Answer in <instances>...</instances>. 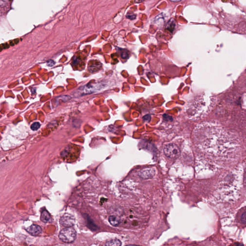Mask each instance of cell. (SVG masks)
<instances>
[{
  "mask_svg": "<svg viewBox=\"0 0 246 246\" xmlns=\"http://www.w3.org/2000/svg\"><path fill=\"white\" fill-rule=\"evenodd\" d=\"M126 17H127V18H129V19H134L135 18H136V15H133V14H129V15H126Z\"/></svg>",
  "mask_w": 246,
  "mask_h": 246,
  "instance_id": "9a60e30c",
  "label": "cell"
},
{
  "mask_svg": "<svg viewBox=\"0 0 246 246\" xmlns=\"http://www.w3.org/2000/svg\"><path fill=\"white\" fill-rule=\"evenodd\" d=\"M175 25L176 24L174 22V19H172L170 21H169L168 23L166 28L168 29L169 31H171V32H173V31L174 30V28H175Z\"/></svg>",
  "mask_w": 246,
  "mask_h": 246,
  "instance_id": "7c38bea8",
  "label": "cell"
},
{
  "mask_svg": "<svg viewBox=\"0 0 246 246\" xmlns=\"http://www.w3.org/2000/svg\"><path fill=\"white\" fill-rule=\"evenodd\" d=\"M155 170L153 168H148L141 170L138 173L140 177L143 179H147L154 177L155 175Z\"/></svg>",
  "mask_w": 246,
  "mask_h": 246,
  "instance_id": "52a82bcc",
  "label": "cell"
},
{
  "mask_svg": "<svg viewBox=\"0 0 246 246\" xmlns=\"http://www.w3.org/2000/svg\"><path fill=\"white\" fill-rule=\"evenodd\" d=\"M122 245V243L119 239H112L108 241L105 244L106 246H120Z\"/></svg>",
  "mask_w": 246,
  "mask_h": 246,
  "instance_id": "8fae6325",
  "label": "cell"
},
{
  "mask_svg": "<svg viewBox=\"0 0 246 246\" xmlns=\"http://www.w3.org/2000/svg\"><path fill=\"white\" fill-rule=\"evenodd\" d=\"M28 233L34 236H37L42 232V229L37 224H32L26 229Z\"/></svg>",
  "mask_w": 246,
  "mask_h": 246,
  "instance_id": "ba28073f",
  "label": "cell"
},
{
  "mask_svg": "<svg viewBox=\"0 0 246 246\" xmlns=\"http://www.w3.org/2000/svg\"><path fill=\"white\" fill-rule=\"evenodd\" d=\"M194 136L197 144L206 149H227L238 145L236 136L217 123L205 122L195 127Z\"/></svg>",
  "mask_w": 246,
  "mask_h": 246,
  "instance_id": "6da1fadb",
  "label": "cell"
},
{
  "mask_svg": "<svg viewBox=\"0 0 246 246\" xmlns=\"http://www.w3.org/2000/svg\"><path fill=\"white\" fill-rule=\"evenodd\" d=\"M40 124L39 122H35L33 124H32V125L31 126V129L33 131H36L37 130L40 129Z\"/></svg>",
  "mask_w": 246,
  "mask_h": 246,
  "instance_id": "4fadbf2b",
  "label": "cell"
},
{
  "mask_svg": "<svg viewBox=\"0 0 246 246\" xmlns=\"http://www.w3.org/2000/svg\"><path fill=\"white\" fill-rule=\"evenodd\" d=\"M163 152L166 157L171 159H174L179 156L180 150L176 144L170 143L165 145L163 147Z\"/></svg>",
  "mask_w": 246,
  "mask_h": 246,
  "instance_id": "277c9868",
  "label": "cell"
},
{
  "mask_svg": "<svg viewBox=\"0 0 246 246\" xmlns=\"http://www.w3.org/2000/svg\"><path fill=\"white\" fill-rule=\"evenodd\" d=\"M76 237V232L75 229L71 227H67L62 230L59 238L62 242L66 243H71L75 240Z\"/></svg>",
  "mask_w": 246,
  "mask_h": 246,
  "instance_id": "3957f363",
  "label": "cell"
},
{
  "mask_svg": "<svg viewBox=\"0 0 246 246\" xmlns=\"http://www.w3.org/2000/svg\"><path fill=\"white\" fill-rule=\"evenodd\" d=\"M47 65L49 66V67H52L54 65V62L53 60H49L47 62Z\"/></svg>",
  "mask_w": 246,
  "mask_h": 246,
  "instance_id": "2e32d148",
  "label": "cell"
},
{
  "mask_svg": "<svg viewBox=\"0 0 246 246\" xmlns=\"http://www.w3.org/2000/svg\"><path fill=\"white\" fill-rule=\"evenodd\" d=\"M109 221L111 225L114 227H117L120 224V220L117 216L112 215L109 218Z\"/></svg>",
  "mask_w": 246,
  "mask_h": 246,
  "instance_id": "30bf717a",
  "label": "cell"
},
{
  "mask_svg": "<svg viewBox=\"0 0 246 246\" xmlns=\"http://www.w3.org/2000/svg\"><path fill=\"white\" fill-rule=\"evenodd\" d=\"M75 221L76 220L74 216L68 213L64 214L60 219V224L65 227L73 226L75 224Z\"/></svg>",
  "mask_w": 246,
  "mask_h": 246,
  "instance_id": "5b68a950",
  "label": "cell"
},
{
  "mask_svg": "<svg viewBox=\"0 0 246 246\" xmlns=\"http://www.w3.org/2000/svg\"><path fill=\"white\" fill-rule=\"evenodd\" d=\"M241 222H242V223H243V224H246V212H244V213L242 214L241 217Z\"/></svg>",
  "mask_w": 246,
  "mask_h": 246,
  "instance_id": "5bb4252c",
  "label": "cell"
},
{
  "mask_svg": "<svg viewBox=\"0 0 246 246\" xmlns=\"http://www.w3.org/2000/svg\"><path fill=\"white\" fill-rule=\"evenodd\" d=\"M101 86L99 85V84L93 85L92 84H88L86 85V86H82L80 87L79 90V91L81 92V93H84L85 94H90L101 90Z\"/></svg>",
  "mask_w": 246,
  "mask_h": 246,
  "instance_id": "8992f818",
  "label": "cell"
},
{
  "mask_svg": "<svg viewBox=\"0 0 246 246\" xmlns=\"http://www.w3.org/2000/svg\"><path fill=\"white\" fill-rule=\"evenodd\" d=\"M40 219L43 223H51L52 222V218L51 214L46 210H44L42 211L40 216Z\"/></svg>",
  "mask_w": 246,
  "mask_h": 246,
  "instance_id": "9c48e42d",
  "label": "cell"
},
{
  "mask_svg": "<svg viewBox=\"0 0 246 246\" xmlns=\"http://www.w3.org/2000/svg\"><path fill=\"white\" fill-rule=\"evenodd\" d=\"M215 104L214 98L202 94L189 102L186 110L187 115L190 119H201L211 111Z\"/></svg>",
  "mask_w": 246,
  "mask_h": 246,
  "instance_id": "7a4b0ae2",
  "label": "cell"
}]
</instances>
